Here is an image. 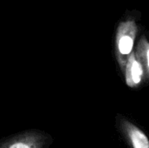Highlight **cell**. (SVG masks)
I'll return each mask as SVG.
<instances>
[{
	"label": "cell",
	"mask_w": 149,
	"mask_h": 148,
	"mask_svg": "<svg viewBox=\"0 0 149 148\" xmlns=\"http://www.w3.org/2000/svg\"><path fill=\"white\" fill-rule=\"evenodd\" d=\"M50 136L39 131H26L0 141V148H45Z\"/></svg>",
	"instance_id": "6da1fadb"
},
{
	"label": "cell",
	"mask_w": 149,
	"mask_h": 148,
	"mask_svg": "<svg viewBox=\"0 0 149 148\" xmlns=\"http://www.w3.org/2000/svg\"><path fill=\"white\" fill-rule=\"evenodd\" d=\"M116 128L128 148H149V138L146 133L125 117L117 116Z\"/></svg>",
	"instance_id": "7a4b0ae2"
},
{
	"label": "cell",
	"mask_w": 149,
	"mask_h": 148,
	"mask_svg": "<svg viewBox=\"0 0 149 148\" xmlns=\"http://www.w3.org/2000/svg\"><path fill=\"white\" fill-rule=\"evenodd\" d=\"M137 27L132 21L121 23L119 27L116 38V46L122 65H125V58L132 52Z\"/></svg>",
	"instance_id": "3957f363"
},
{
	"label": "cell",
	"mask_w": 149,
	"mask_h": 148,
	"mask_svg": "<svg viewBox=\"0 0 149 148\" xmlns=\"http://www.w3.org/2000/svg\"><path fill=\"white\" fill-rule=\"evenodd\" d=\"M143 73L144 72L141 61L134 55H132L128 59L126 69V80L127 85L130 87L138 86L141 83Z\"/></svg>",
	"instance_id": "277c9868"
},
{
	"label": "cell",
	"mask_w": 149,
	"mask_h": 148,
	"mask_svg": "<svg viewBox=\"0 0 149 148\" xmlns=\"http://www.w3.org/2000/svg\"><path fill=\"white\" fill-rule=\"evenodd\" d=\"M141 51H142V55H144L145 63H146V65H147V68H148V70L149 73V44H148L147 41H145V43H144V47L142 48Z\"/></svg>",
	"instance_id": "5b68a950"
}]
</instances>
